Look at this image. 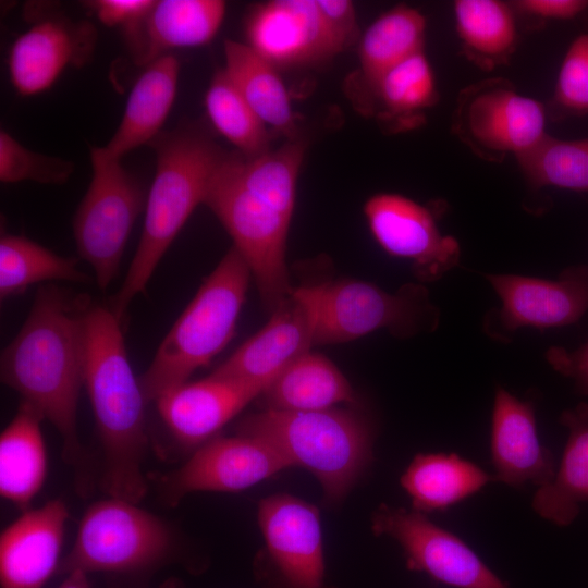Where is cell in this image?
Masks as SVG:
<instances>
[{
	"instance_id": "6da1fadb",
	"label": "cell",
	"mask_w": 588,
	"mask_h": 588,
	"mask_svg": "<svg viewBox=\"0 0 588 588\" xmlns=\"http://www.w3.org/2000/svg\"><path fill=\"white\" fill-rule=\"evenodd\" d=\"M88 307L84 297L61 287H39L0 360L2 382L57 429L69 463L82 456L77 403L84 385Z\"/></svg>"
},
{
	"instance_id": "7a4b0ae2",
	"label": "cell",
	"mask_w": 588,
	"mask_h": 588,
	"mask_svg": "<svg viewBox=\"0 0 588 588\" xmlns=\"http://www.w3.org/2000/svg\"><path fill=\"white\" fill-rule=\"evenodd\" d=\"M120 320L111 308L86 313V388L103 451V489L138 503L147 492L143 464L147 450L148 403L131 367Z\"/></svg>"
},
{
	"instance_id": "3957f363",
	"label": "cell",
	"mask_w": 588,
	"mask_h": 588,
	"mask_svg": "<svg viewBox=\"0 0 588 588\" xmlns=\"http://www.w3.org/2000/svg\"><path fill=\"white\" fill-rule=\"evenodd\" d=\"M154 182L147 194L140 240L126 277L112 299L119 320L132 301L145 292L166 252L199 204L224 154L206 135L191 127L160 134Z\"/></svg>"
},
{
	"instance_id": "277c9868",
	"label": "cell",
	"mask_w": 588,
	"mask_h": 588,
	"mask_svg": "<svg viewBox=\"0 0 588 588\" xmlns=\"http://www.w3.org/2000/svg\"><path fill=\"white\" fill-rule=\"evenodd\" d=\"M236 433L267 441L292 467L310 471L329 504L344 500L372 457L371 425L351 408L262 409L244 417Z\"/></svg>"
},
{
	"instance_id": "5b68a950",
	"label": "cell",
	"mask_w": 588,
	"mask_h": 588,
	"mask_svg": "<svg viewBox=\"0 0 588 588\" xmlns=\"http://www.w3.org/2000/svg\"><path fill=\"white\" fill-rule=\"evenodd\" d=\"M252 272L232 246L204 280L139 378L147 402L187 382L232 340Z\"/></svg>"
},
{
	"instance_id": "8992f818",
	"label": "cell",
	"mask_w": 588,
	"mask_h": 588,
	"mask_svg": "<svg viewBox=\"0 0 588 588\" xmlns=\"http://www.w3.org/2000/svg\"><path fill=\"white\" fill-rule=\"evenodd\" d=\"M233 240L246 261L261 303L273 310L294 287L286 267L291 220L249 193L235 169V154H226L216 170L204 201Z\"/></svg>"
},
{
	"instance_id": "52a82bcc",
	"label": "cell",
	"mask_w": 588,
	"mask_h": 588,
	"mask_svg": "<svg viewBox=\"0 0 588 588\" xmlns=\"http://www.w3.org/2000/svg\"><path fill=\"white\" fill-rule=\"evenodd\" d=\"M171 550V532L161 519L135 502L110 497L86 510L57 574H138L163 563Z\"/></svg>"
},
{
	"instance_id": "ba28073f",
	"label": "cell",
	"mask_w": 588,
	"mask_h": 588,
	"mask_svg": "<svg viewBox=\"0 0 588 588\" xmlns=\"http://www.w3.org/2000/svg\"><path fill=\"white\" fill-rule=\"evenodd\" d=\"M439 318L421 284L390 293L369 282L338 280L319 284L315 345L345 343L381 329L409 338L436 330Z\"/></svg>"
},
{
	"instance_id": "9c48e42d",
	"label": "cell",
	"mask_w": 588,
	"mask_h": 588,
	"mask_svg": "<svg viewBox=\"0 0 588 588\" xmlns=\"http://www.w3.org/2000/svg\"><path fill=\"white\" fill-rule=\"evenodd\" d=\"M91 180L73 219L79 257L94 270L99 289L117 277L133 225L145 209L147 194L121 160L90 149Z\"/></svg>"
},
{
	"instance_id": "30bf717a",
	"label": "cell",
	"mask_w": 588,
	"mask_h": 588,
	"mask_svg": "<svg viewBox=\"0 0 588 588\" xmlns=\"http://www.w3.org/2000/svg\"><path fill=\"white\" fill-rule=\"evenodd\" d=\"M376 536L397 541L407 568L455 588H510L455 534L415 510L380 504L371 516Z\"/></svg>"
},
{
	"instance_id": "8fae6325",
	"label": "cell",
	"mask_w": 588,
	"mask_h": 588,
	"mask_svg": "<svg viewBox=\"0 0 588 588\" xmlns=\"http://www.w3.org/2000/svg\"><path fill=\"white\" fill-rule=\"evenodd\" d=\"M541 102L518 94L503 81L492 79L463 90L454 118V131L474 151L497 160L532 148L544 133Z\"/></svg>"
},
{
	"instance_id": "7c38bea8",
	"label": "cell",
	"mask_w": 588,
	"mask_h": 588,
	"mask_svg": "<svg viewBox=\"0 0 588 588\" xmlns=\"http://www.w3.org/2000/svg\"><path fill=\"white\" fill-rule=\"evenodd\" d=\"M319 284L294 287L268 322L247 339L211 375L260 394L291 363L315 345Z\"/></svg>"
},
{
	"instance_id": "4fadbf2b",
	"label": "cell",
	"mask_w": 588,
	"mask_h": 588,
	"mask_svg": "<svg viewBox=\"0 0 588 588\" xmlns=\"http://www.w3.org/2000/svg\"><path fill=\"white\" fill-rule=\"evenodd\" d=\"M501 299L488 314L487 333L497 340L522 328L546 330L577 322L588 310V266L564 269L556 280L519 275L485 274Z\"/></svg>"
},
{
	"instance_id": "5bb4252c",
	"label": "cell",
	"mask_w": 588,
	"mask_h": 588,
	"mask_svg": "<svg viewBox=\"0 0 588 588\" xmlns=\"http://www.w3.org/2000/svg\"><path fill=\"white\" fill-rule=\"evenodd\" d=\"M292 467L267 441L246 434L217 436L196 448L179 469L163 480L171 505L199 491L238 492Z\"/></svg>"
},
{
	"instance_id": "9a60e30c",
	"label": "cell",
	"mask_w": 588,
	"mask_h": 588,
	"mask_svg": "<svg viewBox=\"0 0 588 588\" xmlns=\"http://www.w3.org/2000/svg\"><path fill=\"white\" fill-rule=\"evenodd\" d=\"M364 213L379 246L390 256L409 260L420 281L439 280L458 266V242L441 234L436 213L426 206L382 193L366 201Z\"/></svg>"
},
{
	"instance_id": "2e32d148",
	"label": "cell",
	"mask_w": 588,
	"mask_h": 588,
	"mask_svg": "<svg viewBox=\"0 0 588 588\" xmlns=\"http://www.w3.org/2000/svg\"><path fill=\"white\" fill-rule=\"evenodd\" d=\"M266 549L287 588H322L324 556L318 509L297 497L275 493L258 503Z\"/></svg>"
},
{
	"instance_id": "e0dca14e",
	"label": "cell",
	"mask_w": 588,
	"mask_h": 588,
	"mask_svg": "<svg viewBox=\"0 0 588 588\" xmlns=\"http://www.w3.org/2000/svg\"><path fill=\"white\" fill-rule=\"evenodd\" d=\"M96 40V28L87 21L50 16L36 22L10 49L9 74L14 89L25 97L48 90L65 69L89 61Z\"/></svg>"
},
{
	"instance_id": "ac0fdd59",
	"label": "cell",
	"mask_w": 588,
	"mask_h": 588,
	"mask_svg": "<svg viewBox=\"0 0 588 588\" xmlns=\"http://www.w3.org/2000/svg\"><path fill=\"white\" fill-rule=\"evenodd\" d=\"M246 35L247 45L275 68L307 65L339 53L314 0L256 5L248 15Z\"/></svg>"
},
{
	"instance_id": "d6986e66",
	"label": "cell",
	"mask_w": 588,
	"mask_h": 588,
	"mask_svg": "<svg viewBox=\"0 0 588 588\" xmlns=\"http://www.w3.org/2000/svg\"><path fill=\"white\" fill-rule=\"evenodd\" d=\"M490 456L495 481L510 487L527 482L543 487L556 470L553 453L538 437L532 401H523L502 387L494 391Z\"/></svg>"
},
{
	"instance_id": "ffe728a7",
	"label": "cell",
	"mask_w": 588,
	"mask_h": 588,
	"mask_svg": "<svg viewBox=\"0 0 588 588\" xmlns=\"http://www.w3.org/2000/svg\"><path fill=\"white\" fill-rule=\"evenodd\" d=\"M69 511L61 500L28 510L0 537L1 588H42L58 572Z\"/></svg>"
},
{
	"instance_id": "44dd1931",
	"label": "cell",
	"mask_w": 588,
	"mask_h": 588,
	"mask_svg": "<svg viewBox=\"0 0 588 588\" xmlns=\"http://www.w3.org/2000/svg\"><path fill=\"white\" fill-rule=\"evenodd\" d=\"M260 393L252 388L210 375L185 382L155 402L161 419L180 444L198 448L235 417Z\"/></svg>"
},
{
	"instance_id": "7402d4cb",
	"label": "cell",
	"mask_w": 588,
	"mask_h": 588,
	"mask_svg": "<svg viewBox=\"0 0 588 588\" xmlns=\"http://www.w3.org/2000/svg\"><path fill=\"white\" fill-rule=\"evenodd\" d=\"M225 14L221 0H159L148 15L126 30L137 64L146 66L176 48L209 42Z\"/></svg>"
},
{
	"instance_id": "603a6c76",
	"label": "cell",
	"mask_w": 588,
	"mask_h": 588,
	"mask_svg": "<svg viewBox=\"0 0 588 588\" xmlns=\"http://www.w3.org/2000/svg\"><path fill=\"white\" fill-rule=\"evenodd\" d=\"M180 62L173 54H164L145 66L132 87L122 120L100 152L114 160L159 135L175 100Z\"/></svg>"
},
{
	"instance_id": "cb8c5ba5",
	"label": "cell",
	"mask_w": 588,
	"mask_h": 588,
	"mask_svg": "<svg viewBox=\"0 0 588 588\" xmlns=\"http://www.w3.org/2000/svg\"><path fill=\"white\" fill-rule=\"evenodd\" d=\"M560 422L568 437L553 479L534 494L531 506L542 518L568 526L579 514V504L588 502V403L565 409Z\"/></svg>"
},
{
	"instance_id": "d4e9b609",
	"label": "cell",
	"mask_w": 588,
	"mask_h": 588,
	"mask_svg": "<svg viewBox=\"0 0 588 588\" xmlns=\"http://www.w3.org/2000/svg\"><path fill=\"white\" fill-rule=\"evenodd\" d=\"M264 409L322 411L355 402L346 377L328 357L311 351L285 367L259 395Z\"/></svg>"
},
{
	"instance_id": "484cf974",
	"label": "cell",
	"mask_w": 588,
	"mask_h": 588,
	"mask_svg": "<svg viewBox=\"0 0 588 588\" xmlns=\"http://www.w3.org/2000/svg\"><path fill=\"white\" fill-rule=\"evenodd\" d=\"M475 463L455 453H418L400 478L415 511H446L494 481Z\"/></svg>"
},
{
	"instance_id": "4316f807",
	"label": "cell",
	"mask_w": 588,
	"mask_h": 588,
	"mask_svg": "<svg viewBox=\"0 0 588 588\" xmlns=\"http://www.w3.org/2000/svg\"><path fill=\"white\" fill-rule=\"evenodd\" d=\"M41 415L22 402L0 436V494L25 510L40 491L47 475Z\"/></svg>"
},
{
	"instance_id": "83f0119b",
	"label": "cell",
	"mask_w": 588,
	"mask_h": 588,
	"mask_svg": "<svg viewBox=\"0 0 588 588\" xmlns=\"http://www.w3.org/2000/svg\"><path fill=\"white\" fill-rule=\"evenodd\" d=\"M226 73L246 102L266 125L282 134L295 132V115L277 68L246 44L224 41Z\"/></svg>"
},
{
	"instance_id": "f1b7e54d",
	"label": "cell",
	"mask_w": 588,
	"mask_h": 588,
	"mask_svg": "<svg viewBox=\"0 0 588 588\" xmlns=\"http://www.w3.org/2000/svg\"><path fill=\"white\" fill-rule=\"evenodd\" d=\"M426 20L417 10L397 5L380 15L359 44L362 81L371 88L393 66L422 51Z\"/></svg>"
},
{
	"instance_id": "f546056e",
	"label": "cell",
	"mask_w": 588,
	"mask_h": 588,
	"mask_svg": "<svg viewBox=\"0 0 588 588\" xmlns=\"http://www.w3.org/2000/svg\"><path fill=\"white\" fill-rule=\"evenodd\" d=\"M77 265V258L56 254L24 235L4 234L0 240L1 301L47 281L88 282L90 278Z\"/></svg>"
},
{
	"instance_id": "4dcf8cb0",
	"label": "cell",
	"mask_w": 588,
	"mask_h": 588,
	"mask_svg": "<svg viewBox=\"0 0 588 588\" xmlns=\"http://www.w3.org/2000/svg\"><path fill=\"white\" fill-rule=\"evenodd\" d=\"M457 34L468 54L486 66L503 62L517 41L514 14L497 0L454 2Z\"/></svg>"
},
{
	"instance_id": "1f68e13d",
	"label": "cell",
	"mask_w": 588,
	"mask_h": 588,
	"mask_svg": "<svg viewBox=\"0 0 588 588\" xmlns=\"http://www.w3.org/2000/svg\"><path fill=\"white\" fill-rule=\"evenodd\" d=\"M304 151L301 142L292 140L250 159L235 154V169L249 193L291 220Z\"/></svg>"
},
{
	"instance_id": "d6a6232c",
	"label": "cell",
	"mask_w": 588,
	"mask_h": 588,
	"mask_svg": "<svg viewBox=\"0 0 588 588\" xmlns=\"http://www.w3.org/2000/svg\"><path fill=\"white\" fill-rule=\"evenodd\" d=\"M369 90L383 109L380 117L404 128L417 125L420 112L437 97L434 76L422 51L390 69Z\"/></svg>"
},
{
	"instance_id": "836d02e7",
	"label": "cell",
	"mask_w": 588,
	"mask_h": 588,
	"mask_svg": "<svg viewBox=\"0 0 588 588\" xmlns=\"http://www.w3.org/2000/svg\"><path fill=\"white\" fill-rule=\"evenodd\" d=\"M205 106L213 127L244 158H255L269 151L266 124L238 93L223 69L215 73L205 96Z\"/></svg>"
},
{
	"instance_id": "e575fe53",
	"label": "cell",
	"mask_w": 588,
	"mask_h": 588,
	"mask_svg": "<svg viewBox=\"0 0 588 588\" xmlns=\"http://www.w3.org/2000/svg\"><path fill=\"white\" fill-rule=\"evenodd\" d=\"M516 158L522 172L535 187L588 192V137L562 140L546 135Z\"/></svg>"
},
{
	"instance_id": "d590c367",
	"label": "cell",
	"mask_w": 588,
	"mask_h": 588,
	"mask_svg": "<svg viewBox=\"0 0 588 588\" xmlns=\"http://www.w3.org/2000/svg\"><path fill=\"white\" fill-rule=\"evenodd\" d=\"M74 172V163L58 157L32 151L7 131L0 132V181L62 184Z\"/></svg>"
},
{
	"instance_id": "8d00e7d4",
	"label": "cell",
	"mask_w": 588,
	"mask_h": 588,
	"mask_svg": "<svg viewBox=\"0 0 588 588\" xmlns=\"http://www.w3.org/2000/svg\"><path fill=\"white\" fill-rule=\"evenodd\" d=\"M555 102L578 113L588 112V35L578 36L569 46L559 72Z\"/></svg>"
},
{
	"instance_id": "74e56055",
	"label": "cell",
	"mask_w": 588,
	"mask_h": 588,
	"mask_svg": "<svg viewBox=\"0 0 588 588\" xmlns=\"http://www.w3.org/2000/svg\"><path fill=\"white\" fill-rule=\"evenodd\" d=\"M317 7L338 52L348 48L358 35L353 3L347 0H317Z\"/></svg>"
},
{
	"instance_id": "f35d334b",
	"label": "cell",
	"mask_w": 588,
	"mask_h": 588,
	"mask_svg": "<svg viewBox=\"0 0 588 588\" xmlns=\"http://www.w3.org/2000/svg\"><path fill=\"white\" fill-rule=\"evenodd\" d=\"M151 0H94L87 7L108 27H121L124 32L139 24L150 12Z\"/></svg>"
},
{
	"instance_id": "ab89813d",
	"label": "cell",
	"mask_w": 588,
	"mask_h": 588,
	"mask_svg": "<svg viewBox=\"0 0 588 588\" xmlns=\"http://www.w3.org/2000/svg\"><path fill=\"white\" fill-rule=\"evenodd\" d=\"M546 358L555 371L574 381L578 393L588 395V341L574 351L552 346Z\"/></svg>"
},
{
	"instance_id": "60d3db41",
	"label": "cell",
	"mask_w": 588,
	"mask_h": 588,
	"mask_svg": "<svg viewBox=\"0 0 588 588\" xmlns=\"http://www.w3.org/2000/svg\"><path fill=\"white\" fill-rule=\"evenodd\" d=\"M515 4L529 15L556 20L575 17L588 8L586 0H522Z\"/></svg>"
},
{
	"instance_id": "b9f144b4",
	"label": "cell",
	"mask_w": 588,
	"mask_h": 588,
	"mask_svg": "<svg viewBox=\"0 0 588 588\" xmlns=\"http://www.w3.org/2000/svg\"><path fill=\"white\" fill-rule=\"evenodd\" d=\"M64 576L63 581L58 588H91L88 574L82 571H73Z\"/></svg>"
},
{
	"instance_id": "7bdbcfd3",
	"label": "cell",
	"mask_w": 588,
	"mask_h": 588,
	"mask_svg": "<svg viewBox=\"0 0 588 588\" xmlns=\"http://www.w3.org/2000/svg\"><path fill=\"white\" fill-rule=\"evenodd\" d=\"M160 588H185V587L180 579L168 578L161 584Z\"/></svg>"
}]
</instances>
